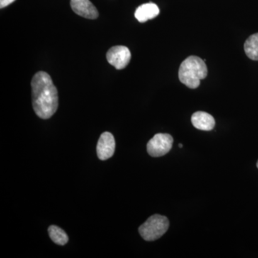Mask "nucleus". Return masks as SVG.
<instances>
[{"mask_svg":"<svg viewBox=\"0 0 258 258\" xmlns=\"http://www.w3.org/2000/svg\"><path fill=\"white\" fill-rule=\"evenodd\" d=\"M173 139L170 134H157L147 144V152L153 157L165 155L172 148Z\"/></svg>","mask_w":258,"mask_h":258,"instance_id":"obj_4","label":"nucleus"},{"mask_svg":"<svg viewBox=\"0 0 258 258\" xmlns=\"http://www.w3.org/2000/svg\"><path fill=\"white\" fill-rule=\"evenodd\" d=\"M191 123L199 130L211 131L215 127V120L206 112L198 111L191 115Z\"/></svg>","mask_w":258,"mask_h":258,"instance_id":"obj_8","label":"nucleus"},{"mask_svg":"<svg viewBox=\"0 0 258 258\" xmlns=\"http://www.w3.org/2000/svg\"><path fill=\"white\" fill-rule=\"evenodd\" d=\"M15 0H0V8H6L7 6L14 3Z\"/></svg>","mask_w":258,"mask_h":258,"instance_id":"obj_12","label":"nucleus"},{"mask_svg":"<svg viewBox=\"0 0 258 258\" xmlns=\"http://www.w3.org/2000/svg\"><path fill=\"white\" fill-rule=\"evenodd\" d=\"M32 106L37 116L48 119L58 108V93L50 75L40 71L31 81Z\"/></svg>","mask_w":258,"mask_h":258,"instance_id":"obj_1","label":"nucleus"},{"mask_svg":"<svg viewBox=\"0 0 258 258\" xmlns=\"http://www.w3.org/2000/svg\"><path fill=\"white\" fill-rule=\"evenodd\" d=\"M71 6L76 14L83 18L95 20L99 15L98 10L90 0H71Z\"/></svg>","mask_w":258,"mask_h":258,"instance_id":"obj_7","label":"nucleus"},{"mask_svg":"<svg viewBox=\"0 0 258 258\" xmlns=\"http://www.w3.org/2000/svg\"><path fill=\"white\" fill-rule=\"evenodd\" d=\"M48 234L51 240L58 245H64L69 242V236L63 230L57 226H50L48 228Z\"/></svg>","mask_w":258,"mask_h":258,"instance_id":"obj_11","label":"nucleus"},{"mask_svg":"<svg viewBox=\"0 0 258 258\" xmlns=\"http://www.w3.org/2000/svg\"><path fill=\"white\" fill-rule=\"evenodd\" d=\"M169 227L167 217L154 215L139 227V232L146 241H154L164 235Z\"/></svg>","mask_w":258,"mask_h":258,"instance_id":"obj_3","label":"nucleus"},{"mask_svg":"<svg viewBox=\"0 0 258 258\" xmlns=\"http://www.w3.org/2000/svg\"><path fill=\"white\" fill-rule=\"evenodd\" d=\"M132 57L130 50L125 46L112 47L106 54L108 62L117 70L124 69L128 66Z\"/></svg>","mask_w":258,"mask_h":258,"instance_id":"obj_5","label":"nucleus"},{"mask_svg":"<svg viewBox=\"0 0 258 258\" xmlns=\"http://www.w3.org/2000/svg\"><path fill=\"white\" fill-rule=\"evenodd\" d=\"M257 168H258V161H257Z\"/></svg>","mask_w":258,"mask_h":258,"instance_id":"obj_14","label":"nucleus"},{"mask_svg":"<svg viewBox=\"0 0 258 258\" xmlns=\"http://www.w3.org/2000/svg\"><path fill=\"white\" fill-rule=\"evenodd\" d=\"M246 55L252 60H258V33L250 35L244 45Z\"/></svg>","mask_w":258,"mask_h":258,"instance_id":"obj_10","label":"nucleus"},{"mask_svg":"<svg viewBox=\"0 0 258 258\" xmlns=\"http://www.w3.org/2000/svg\"><path fill=\"white\" fill-rule=\"evenodd\" d=\"M115 148V139L112 134L110 132L102 134L96 148L98 159L102 161L110 159L114 154Z\"/></svg>","mask_w":258,"mask_h":258,"instance_id":"obj_6","label":"nucleus"},{"mask_svg":"<svg viewBox=\"0 0 258 258\" xmlns=\"http://www.w3.org/2000/svg\"><path fill=\"white\" fill-rule=\"evenodd\" d=\"M207 76L208 67L205 61L198 56H189L180 66L179 81L191 89L198 88L201 80L205 79Z\"/></svg>","mask_w":258,"mask_h":258,"instance_id":"obj_2","label":"nucleus"},{"mask_svg":"<svg viewBox=\"0 0 258 258\" xmlns=\"http://www.w3.org/2000/svg\"><path fill=\"white\" fill-rule=\"evenodd\" d=\"M179 148H182V147H183L182 144H180L179 145Z\"/></svg>","mask_w":258,"mask_h":258,"instance_id":"obj_13","label":"nucleus"},{"mask_svg":"<svg viewBox=\"0 0 258 258\" xmlns=\"http://www.w3.org/2000/svg\"><path fill=\"white\" fill-rule=\"evenodd\" d=\"M159 8L154 3H149L140 5L135 12V18L139 23H146L159 15Z\"/></svg>","mask_w":258,"mask_h":258,"instance_id":"obj_9","label":"nucleus"}]
</instances>
